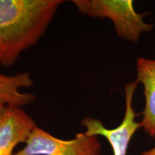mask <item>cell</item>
<instances>
[{
	"label": "cell",
	"instance_id": "cell-2",
	"mask_svg": "<svg viewBox=\"0 0 155 155\" xmlns=\"http://www.w3.org/2000/svg\"><path fill=\"white\" fill-rule=\"evenodd\" d=\"M72 2L83 15L110 19L120 38L134 43L143 33L154 28V25L144 21L146 14L136 12L132 0H73Z\"/></svg>",
	"mask_w": 155,
	"mask_h": 155
},
{
	"label": "cell",
	"instance_id": "cell-3",
	"mask_svg": "<svg viewBox=\"0 0 155 155\" xmlns=\"http://www.w3.org/2000/svg\"><path fill=\"white\" fill-rule=\"evenodd\" d=\"M101 152V146L95 136L84 132L71 140H63L36 127L25 146L14 155H99Z\"/></svg>",
	"mask_w": 155,
	"mask_h": 155
},
{
	"label": "cell",
	"instance_id": "cell-4",
	"mask_svg": "<svg viewBox=\"0 0 155 155\" xmlns=\"http://www.w3.org/2000/svg\"><path fill=\"white\" fill-rule=\"evenodd\" d=\"M139 82L135 80L126 85L125 112L121 123L114 129H107L100 120L86 117L82 121L86 127V134L90 136H102L111 144L114 155H127L129 143L133 136L139 128L140 122L136 121L137 114L133 108V98Z\"/></svg>",
	"mask_w": 155,
	"mask_h": 155
},
{
	"label": "cell",
	"instance_id": "cell-6",
	"mask_svg": "<svg viewBox=\"0 0 155 155\" xmlns=\"http://www.w3.org/2000/svg\"><path fill=\"white\" fill-rule=\"evenodd\" d=\"M137 80L144 86L145 104L141 127L151 137H155V60L140 57L137 60Z\"/></svg>",
	"mask_w": 155,
	"mask_h": 155
},
{
	"label": "cell",
	"instance_id": "cell-8",
	"mask_svg": "<svg viewBox=\"0 0 155 155\" xmlns=\"http://www.w3.org/2000/svg\"><path fill=\"white\" fill-rule=\"evenodd\" d=\"M140 155H155V145L150 150L143 152Z\"/></svg>",
	"mask_w": 155,
	"mask_h": 155
},
{
	"label": "cell",
	"instance_id": "cell-5",
	"mask_svg": "<svg viewBox=\"0 0 155 155\" xmlns=\"http://www.w3.org/2000/svg\"><path fill=\"white\" fill-rule=\"evenodd\" d=\"M36 127L22 107L0 105V155H14L15 147L26 142Z\"/></svg>",
	"mask_w": 155,
	"mask_h": 155
},
{
	"label": "cell",
	"instance_id": "cell-1",
	"mask_svg": "<svg viewBox=\"0 0 155 155\" xmlns=\"http://www.w3.org/2000/svg\"><path fill=\"white\" fill-rule=\"evenodd\" d=\"M61 0H0V64L10 67L35 45L55 16Z\"/></svg>",
	"mask_w": 155,
	"mask_h": 155
},
{
	"label": "cell",
	"instance_id": "cell-7",
	"mask_svg": "<svg viewBox=\"0 0 155 155\" xmlns=\"http://www.w3.org/2000/svg\"><path fill=\"white\" fill-rule=\"evenodd\" d=\"M32 85L33 81L28 73L12 75L0 73V105L22 107L34 102V94L20 91L21 88H28Z\"/></svg>",
	"mask_w": 155,
	"mask_h": 155
}]
</instances>
